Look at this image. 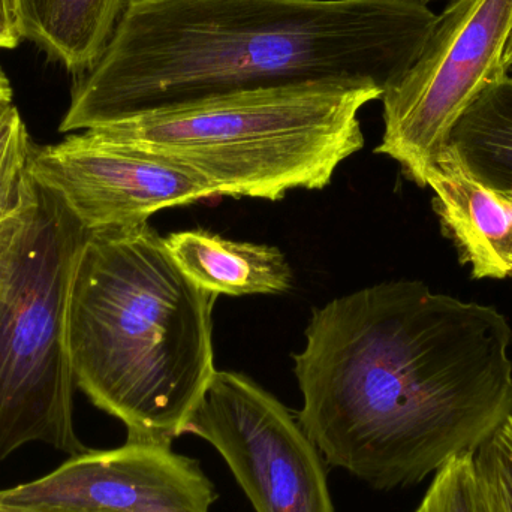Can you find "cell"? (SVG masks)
<instances>
[{"label": "cell", "mask_w": 512, "mask_h": 512, "mask_svg": "<svg viewBox=\"0 0 512 512\" xmlns=\"http://www.w3.org/2000/svg\"><path fill=\"white\" fill-rule=\"evenodd\" d=\"M511 343L496 307L418 280L343 295L313 310L294 355L298 423L333 468L414 486L512 417Z\"/></svg>", "instance_id": "cell-1"}, {"label": "cell", "mask_w": 512, "mask_h": 512, "mask_svg": "<svg viewBox=\"0 0 512 512\" xmlns=\"http://www.w3.org/2000/svg\"><path fill=\"white\" fill-rule=\"evenodd\" d=\"M436 18L421 0H128L59 131L294 84L351 81L385 93Z\"/></svg>", "instance_id": "cell-2"}, {"label": "cell", "mask_w": 512, "mask_h": 512, "mask_svg": "<svg viewBox=\"0 0 512 512\" xmlns=\"http://www.w3.org/2000/svg\"><path fill=\"white\" fill-rule=\"evenodd\" d=\"M218 295L189 279L149 222L87 234L66 310L75 385L126 441L173 444L215 376Z\"/></svg>", "instance_id": "cell-3"}, {"label": "cell", "mask_w": 512, "mask_h": 512, "mask_svg": "<svg viewBox=\"0 0 512 512\" xmlns=\"http://www.w3.org/2000/svg\"><path fill=\"white\" fill-rule=\"evenodd\" d=\"M369 83L321 81L271 87L89 129L108 140L176 159L221 197L279 201L330 185L364 146L358 113L382 99Z\"/></svg>", "instance_id": "cell-4"}, {"label": "cell", "mask_w": 512, "mask_h": 512, "mask_svg": "<svg viewBox=\"0 0 512 512\" xmlns=\"http://www.w3.org/2000/svg\"><path fill=\"white\" fill-rule=\"evenodd\" d=\"M86 237L38 183L0 227V462L35 442L71 457L89 450L75 432L66 348L69 291Z\"/></svg>", "instance_id": "cell-5"}, {"label": "cell", "mask_w": 512, "mask_h": 512, "mask_svg": "<svg viewBox=\"0 0 512 512\" xmlns=\"http://www.w3.org/2000/svg\"><path fill=\"white\" fill-rule=\"evenodd\" d=\"M512 0H454L405 75L382 96L384 134L375 152L426 188L463 114L507 74Z\"/></svg>", "instance_id": "cell-6"}, {"label": "cell", "mask_w": 512, "mask_h": 512, "mask_svg": "<svg viewBox=\"0 0 512 512\" xmlns=\"http://www.w3.org/2000/svg\"><path fill=\"white\" fill-rule=\"evenodd\" d=\"M185 433L215 447L255 512H334L318 448L248 376L216 370Z\"/></svg>", "instance_id": "cell-7"}, {"label": "cell", "mask_w": 512, "mask_h": 512, "mask_svg": "<svg viewBox=\"0 0 512 512\" xmlns=\"http://www.w3.org/2000/svg\"><path fill=\"white\" fill-rule=\"evenodd\" d=\"M30 176L87 234L137 227L159 210L221 197L188 165L93 131L33 147Z\"/></svg>", "instance_id": "cell-8"}, {"label": "cell", "mask_w": 512, "mask_h": 512, "mask_svg": "<svg viewBox=\"0 0 512 512\" xmlns=\"http://www.w3.org/2000/svg\"><path fill=\"white\" fill-rule=\"evenodd\" d=\"M216 498L197 460L137 441L87 450L39 480L0 490L3 501L77 512H210Z\"/></svg>", "instance_id": "cell-9"}, {"label": "cell", "mask_w": 512, "mask_h": 512, "mask_svg": "<svg viewBox=\"0 0 512 512\" xmlns=\"http://www.w3.org/2000/svg\"><path fill=\"white\" fill-rule=\"evenodd\" d=\"M426 188L442 233L472 277L512 279L511 198L481 182L451 144L430 168Z\"/></svg>", "instance_id": "cell-10"}, {"label": "cell", "mask_w": 512, "mask_h": 512, "mask_svg": "<svg viewBox=\"0 0 512 512\" xmlns=\"http://www.w3.org/2000/svg\"><path fill=\"white\" fill-rule=\"evenodd\" d=\"M164 242L186 276L212 294H282L292 286L291 265L274 246L234 242L204 230L179 231Z\"/></svg>", "instance_id": "cell-11"}, {"label": "cell", "mask_w": 512, "mask_h": 512, "mask_svg": "<svg viewBox=\"0 0 512 512\" xmlns=\"http://www.w3.org/2000/svg\"><path fill=\"white\" fill-rule=\"evenodd\" d=\"M23 38L75 74L104 53L128 0H15Z\"/></svg>", "instance_id": "cell-12"}, {"label": "cell", "mask_w": 512, "mask_h": 512, "mask_svg": "<svg viewBox=\"0 0 512 512\" xmlns=\"http://www.w3.org/2000/svg\"><path fill=\"white\" fill-rule=\"evenodd\" d=\"M451 146L490 188L512 194V77L505 74L463 114Z\"/></svg>", "instance_id": "cell-13"}, {"label": "cell", "mask_w": 512, "mask_h": 512, "mask_svg": "<svg viewBox=\"0 0 512 512\" xmlns=\"http://www.w3.org/2000/svg\"><path fill=\"white\" fill-rule=\"evenodd\" d=\"M33 144L12 99L0 101V227L26 207L35 192Z\"/></svg>", "instance_id": "cell-14"}, {"label": "cell", "mask_w": 512, "mask_h": 512, "mask_svg": "<svg viewBox=\"0 0 512 512\" xmlns=\"http://www.w3.org/2000/svg\"><path fill=\"white\" fill-rule=\"evenodd\" d=\"M474 454H462L445 463L415 512H487Z\"/></svg>", "instance_id": "cell-15"}, {"label": "cell", "mask_w": 512, "mask_h": 512, "mask_svg": "<svg viewBox=\"0 0 512 512\" xmlns=\"http://www.w3.org/2000/svg\"><path fill=\"white\" fill-rule=\"evenodd\" d=\"M487 512H512V417L474 454Z\"/></svg>", "instance_id": "cell-16"}, {"label": "cell", "mask_w": 512, "mask_h": 512, "mask_svg": "<svg viewBox=\"0 0 512 512\" xmlns=\"http://www.w3.org/2000/svg\"><path fill=\"white\" fill-rule=\"evenodd\" d=\"M23 38L15 0H0V50L15 48Z\"/></svg>", "instance_id": "cell-17"}, {"label": "cell", "mask_w": 512, "mask_h": 512, "mask_svg": "<svg viewBox=\"0 0 512 512\" xmlns=\"http://www.w3.org/2000/svg\"><path fill=\"white\" fill-rule=\"evenodd\" d=\"M0 512H77L62 510V508L38 507V505L14 504L0 499Z\"/></svg>", "instance_id": "cell-18"}, {"label": "cell", "mask_w": 512, "mask_h": 512, "mask_svg": "<svg viewBox=\"0 0 512 512\" xmlns=\"http://www.w3.org/2000/svg\"><path fill=\"white\" fill-rule=\"evenodd\" d=\"M6 99H12V87L8 77L0 69V101H6Z\"/></svg>", "instance_id": "cell-19"}, {"label": "cell", "mask_w": 512, "mask_h": 512, "mask_svg": "<svg viewBox=\"0 0 512 512\" xmlns=\"http://www.w3.org/2000/svg\"><path fill=\"white\" fill-rule=\"evenodd\" d=\"M504 65L507 69H510L512 66V32L510 39H508L507 48H505Z\"/></svg>", "instance_id": "cell-20"}, {"label": "cell", "mask_w": 512, "mask_h": 512, "mask_svg": "<svg viewBox=\"0 0 512 512\" xmlns=\"http://www.w3.org/2000/svg\"><path fill=\"white\" fill-rule=\"evenodd\" d=\"M421 2H424V3H426V2H429V0H421Z\"/></svg>", "instance_id": "cell-21"}, {"label": "cell", "mask_w": 512, "mask_h": 512, "mask_svg": "<svg viewBox=\"0 0 512 512\" xmlns=\"http://www.w3.org/2000/svg\"><path fill=\"white\" fill-rule=\"evenodd\" d=\"M507 195H508V197H511V200H512V194H507Z\"/></svg>", "instance_id": "cell-22"}]
</instances>
